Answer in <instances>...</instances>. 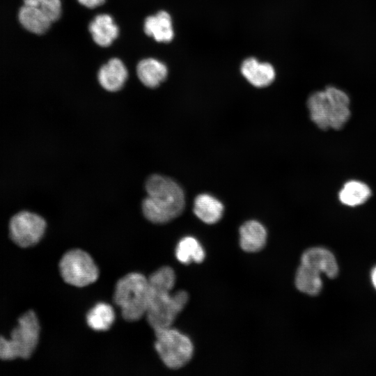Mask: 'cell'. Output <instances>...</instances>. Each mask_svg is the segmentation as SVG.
<instances>
[{"mask_svg":"<svg viewBox=\"0 0 376 376\" xmlns=\"http://www.w3.org/2000/svg\"><path fill=\"white\" fill-rule=\"evenodd\" d=\"M148 279L149 301L146 315L149 324L154 331L172 327L188 301L187 292L180 290L171 293L175 275L169 267L157 269Z\"/></svg>","mask_w":376,"mask_h":376,"instance_id":"1","label":"cell"},{"mask_svg":"<svg viewBox=\"0 0 376 376\" xmlns=\"http://www.w3.org/2000/svg\"><path fill=\"white\" fill-rule=\"evenodd\" d=\"M148 196L142 203L144 216L155 224L169 222L178 217L185 208V194L172 179L160 175L148 178L146 183Z\"/></svg>","mask_w":376,"mask_h":376,"instance_id":"2","label":"cell"},{"mask_svg":"<svg viewBox=\"0 0 376 376\" xmlns=\"http://www.w3.org/2000/svg\"><path fill=\"white\" fill-rule=\"evenodd\" d=\"M307 106L311 119L321 130H340L350 117L348 95L333 86L312 93Z\"/></svg>","mask_w":376,"mask_h":376,"instance_id":"3","label":"cell"},{"mask_svg":"<svg viewBox=\"0 0 376 376\" xmlns=\"http://www.w3.org/2000/svg\"><path fill=\"white\" fill-rule=\"evenodd\" d=\"M40 323L33 311L24 313L11 331L8 338L0 336V359L10 361L29 359L35 351L40 338Z\"/></svg>","mask_w":376,"mask_h":376,"instance_id":"4","label":"cell"},{"mask_svg":"<svg viewBox=\"0 0 376 376\" xmlns=\"http://www.w3.org/2000/svg\"><path fill=\"white\" fill-rule=\"evenodd\" d=\"M113 298L125 320L134 322L140 320L146 314L148 309V279L136 272L125 275L116 283Z\"/></svg>","mask_w":376,"mask_h":376,"instance_id":"5","label":"cell"},{"mask_svg":"<svg viewBox=\"0 0 376 376\" xmlns=\"http://www.w3.org/2000/svg\"><path fill=\"white\" fill-rule=\"evenodd\" d=\"M155 350L168 368H180L191 360L194 346L187 336L171 327L155 330Z\"/></svg>","mask_w":376,"mask_h":376,"instance_id":"6","label":"cell"},{"mask_svg":"<svg viewBox=\"0 0 376 376\" xmlns=\"http://www.w3.org/2000/svg\"><path fill=\"white\" fill-rule=\"evenodd\" d=\"M59 269L62 278L68 284L84 287L94 283L99 271L91 256L80 249L68 251L62 257Z\"/></svg>","mask_w":376,"mask_h":376,"instance_id":"7","label":"cell"},{"mask_svg":"<svg viewBox=\"0 0 376 376\" xmlns=\"http://www.w3.org/2000/svg\"><path fill=\"white\" fill-rule=\"evenodd\" d=\"M46 221L39 214L29 211H20L15 214L8 224L11 240L22 248L37 244L46 230Z\"/></svg>","mask_w":376,"mask_h":376,"instance_id":"8","label":"cell"},{"mask_svg":"<svg viewBox=\"0 0 376 376\" xmlns=\"http://www.w3.org/2000/svg\"><path fill=\"white\" fill-rule=\"evenodd\" d=\"M301 264L308 266L329 278H335L338 266L334 255L323 247H313L305 251L301 258Z\"/></svg>","mask_w":376,"mask_h":376,"instance_id":"9","label":"cell"},{"mask_svg":"<svg viewBox=\"0 0 376 376\" xmlns=\"http://www.w3.org/2000/svg\"><path fill=\"white\" fill-rule=\"evenodd\" d=\"M245 79L256 87H265L272 84L275 79V70L269 63L260 62L256 58L245 59L240 68Z\"/></svg>","mask_w":376,"mask_h":376,"instance_id":"10","label":"cell"},{"mask_svg":"<svg viewBox=\"0 0 376 376\" xmlns=\"http://www.w3.org/2000/svg\"><path fill=\"white\" fill-rule=\"evenodd\" d=\"M97 77L104 89L114 92L123 86L127 77V70L120 59L113 58L102 66Z\"/></svg>","mask_w":376,"mask_h":376,"instance_id":"11","label":"cell"},{"mask_svg":"<svg viewBox=\"0 0 376 376\" xmlns=\"http://www.w3.org/2000/svg\"><path fill=\"white\" fill-rule=\"evenodd\" d=\"M239 232L240 244L244 251L257 252L265 246L267 231L260 222L247 221L241 226Z\"/></svg>","mask_w":376,"mask_h":376,"instance_id":"12","label":"cell"},{"mask_svg":"<svg viewBox=\"0 0 376 376\" xmlns=\"http://www.w3.org/2000/svg\"><path fill=\"white\" fill-rule=\"evenodd\" d=\"M17 17L24 29L38 35L45 33L52 23L41 10L26 4H23L19 9Z\"/></svg>","mask_w":376,"mask_h":376,"instance_id":"13","label":"cell"},{"mask_svg":"<svg viewBox=\"0 0 376 376\" xmlns=\"http://www.w3.org/2000/svg\"><path fill=\"white\" fill-rule=\"evenodd\" d=\"M144 31L157 42L171 41L174 32L171 16L167 12L162 10L155 15L148 17L144 22Z\"/></svg>","mask_w":376,"mask_h":376,"instance_id":"14","label":"cell"},{"mask_svg":"<svg viewBox=\"0 0 376 376\" xmlns=\"http://www.w3.org/2000/svg\"><path fill=\"white\" fill-rule=\"evenodd\" d=\"M93 40L101 47H108L118 36V27L107 14L97 15L89 24Z\"/></svg>","mask_w":376,"mask_h":376,"instance_id":"15","label":"cell"},{"mask_svg":"<svg viewBox=\"0 0 376 376\" xmlns=\"http://www.w3.org/2000/svg\"><path fill=\"white\" fill-rule=\"evenodd\" d=\"M223 212V204L210 194H199L194 200V212L199 219L205 224H213L219 221L222 217Z\"/></svg>","mask_w":376,"mask_h":376,"instance_id":"16","label":"cell"},{"mask_svg":"<svg viewBox=\"0 0 376 376\" xmlns=\"http://www.w3.org/2000/svg\"><path fill=\"white\" fill-rule=\"evenodd\" d=\"M139 79L146 86L155 88L167 77L166 66L157 59L149 58L141 60L137 65Z\"/></svg>","mask_w":376,"mask_h":376,"instance_id":"17","label":"cell"},{"mask_svg":"<svg viewBox=\"0 0 376 376\" xmlns=\"http://www.w3.org/2000/svg\"><path fill=\"white\" fill-rule=\"evenodd\" d=\"M295 282L300 292L311 296L319 294L322 288L320 273L303 264L297 269Z\"/></svg>","mask_w":376,"mask_h":376,"instance_id":"18","label":"cell"},{"mask_svg":"<svg viewBox=\"0 0 376 376\" xmlns=\"http://www.w3.org/2000/svg\"><path fill=\"white\" fill-rule=\"evenodd\" d=\"M369 187L358 180L347 182L339 191L340 201L347 206L355 207L364 203L370 196Z\"/></svg>","mask_w":376,"mask_h":376,"instance_id":"19","label":"cell"},{"mask_svg":"<svg viewBox=\"0 0 376 376\" xmlns=\"http://www.w3.org/2000/svg\"><path fill=\"white\" fill-rule=\"evenodd\" d=\"M175 255L182 263L189 264L191 262L200 263L205 258V251L198 241L193 237H185L178 243Z\"/></svg>","mask_w":376,"mask_h":376,"instance_id":"20","label":"cell"},{"mask_svg":"<svg viewBox=\"0 0 376 376\" xmlns=\"http://www.w3.org/2000/svg\"><path fill=\"white\" fill-rule=\"evenodd\" d=\"M115 320L113 308L106 303L96 304L87 314L88 326L95 331L108 330Z\"/></svg>","mask_w":376,"mask_h":376,"instance_id":"21","label":"cell"},{"mask_svg":"<svg viewBox=\"0 0 376 376\" xmlns=\"http://www.w3.org/2000/svg\"><path fill=\"white\" fill-rule=\"evenodd\" d=\"M23 3L39 8L52 22L58 19L61 14L60 0H23Z\"/></svg>","mask_w":376,"mask_h":376,"instance_id":"22","label":"cell"},{"mask_svg":"<svg viewBox=\"0 0 376 376\" xmlns=\"http://www.w3.org/2000/svg\"><path fill=\"white\" fill-rule=\"evenodd\" d=\"M105 0H78V1L83 6L89 8H94L104 3Z\"/></svg>","mask_w":376,"mask_h":376,"instance_id":"23","label":"cell"},{"mask_svg":"<svg viewBox=\"0 0 376 376\" xmlns=\"http://www.w3.org/2000/svg\"><path fill=\"white\" fill-rule=\"evenodd\" d=\"M370 279H371L372 284L373 287L375 288V289L376 290V266H375L371 270Z\"/></svg>","mask_w":376,"mask_h":376,"instance_id":"24","label":"cell"}]
</instances>
